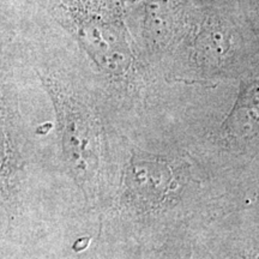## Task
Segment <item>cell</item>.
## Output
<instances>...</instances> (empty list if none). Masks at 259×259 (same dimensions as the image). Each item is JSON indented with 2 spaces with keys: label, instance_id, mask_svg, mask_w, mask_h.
I'll list each match as a JSON object with an SVG mask.
<instances>
[{
  "label": "cell",
  "instance_id": "obj_1",
  "mask_svg": "<svg viewBox=\"0 0 259 259\" xmlns=\"http://www.w3.org/2000/svg\"><path fill=\"white\" fill-rule=\"evenodd\" d=\"M56 106L67 166L85 202L95 206L105 196L107 184L101 128L78 100L57 95Z\"/></svg>",
  "mask_w": 259,
  "mask_h": 259
},
{
  "label": "cell",
  "instance_id": "obj_2",
  "mask_svg": "<svg viewBox=\"0 0 259 259\" xmlns=\"http://www.w3.org/2000/svg\"><path fill=\"white\" fill-rule=\"evenodd\" d=\"M15 157L6 132L4 119L0 114V198L11 216L17 206V173Z\"/></svg>",
  "mask_w": 259,
  "mask_h": 259
},
{
  "label": "cell",
  "instance_id": "obj_3",
  "mask_svg": "<svg viewBox=\"0 0 259 259\" xmlns=\"http://www.w3.org/2000/svg\"><path fill=\"white\" fill-rule=\"evenodd\" d=\"M158 259H191L190 247L183 246L179 250H169L162 253Z\"/></svg>",
  "mask_w": 259,
  "mask_h": 259
}]
</instances>
